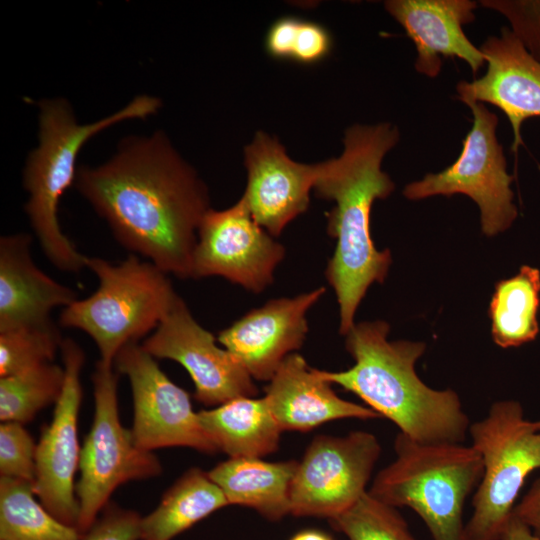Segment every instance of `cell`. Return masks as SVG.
<instances>
[{
  "mask_svg": "<svg viewBox=\"0 0 540 540\" xmlns=\"http://www.w3.org/2000/svg\"><path fill=\"white\" fill-rule=\"evenodd\" d=\"M73 186L122 247L168 275L191 278L209 194L165 133L123 139L107 162L79 166Z\"/></svg>",
  "mask_w": 540,
  "mask_h": 540,
  "instance_id": "6da1fadb",
  "label": "cell"
},
{
  "mask_svg": "<svg viewBox=\"0 0 540 540\" xmlns=\"http://www.w3.org/2000/svg\"><path fill=\"white\" fill-rule=\"evenodd\" d=\"M399 139L391 123L355 124L345 132L341 155L319 163L315 194L335 202L326 216L327 232L337 242L325 276L337 297L342 335L354 326L355 312L370 285L384 282L392 261L388 249L375 247L370 214L374 201L395 189L381 164Z\"/></svg>",
  "mask_w": 540,
  "mask_h": 540,
  "instance_id": "7a4b0ae2",
  "label": "cell"
},
{
  "mask_svg": "<svg viewBox=\"0 0 540 540\" xmlns=\"http://www.w3.org/2000/svg\"><path fill=\"white\" fill-rule=\"evenodd\" d=\"M384 321L361 322L344 335L355 364L344 371L319 375L361 398L399 432L420 443H463L470 421L457 393L428 387L415 371L425 344L388 341Z\"/></svg>",
  "mask_w": 540,
  "mask_h": 540,
  "instance_id": "3957f363",
  "label": "cell"
},
{
  "mask_svg": "<svg viewBox=\"0 0 540 540\" xmlns=\"http://www.w3.org/2000/svg\"><path fill=\"white\" fill-rule=\"evenodd\" d=\"M38 107L39 143L29 153L23 170V187L28 193L24 209L49 262L60 271L76 273L87 268L88 256L62 231L58 207L65 191L74 185L78 154L101 131L126 120L154 115L161 101L138 95L118 111L86 124L77 121L66 99H43Z\"/></svg>",
  "mask_w": 540,
  "mask_h": 540,
  "instance_id": "277c9868",
  "label": "cell"
},
{
  "mask_svg": "<svg viewBox=\"0 0 540 540\" xmlns=\"http://www.w3.org/2000/svg\"><path fill=\"white\" fill-rule=\"evenodd\" d=\"M394 450L395 459L375 476L369 494L411 508L433 540H464L465 501L483 475L478 451L462 443H420L400 432Z\"/></svg>",
  "mask_w": 540,
  "mask_h": 540,
  "instance_id": "5b68a950",
  "label": "cell"
},
{
  "mask_svg": "<svg viewBox=\"0 0 540 540\" xmlns=\"http://www.w3.org/2000/svg\"><path fill=\"white\" fill-rule=\"evenodd\" d=\"M87 268L97 277L98 287L63 308L59 325L85 332L95 342L99 360L113 364L125 345L159 326L178 294L167 273L135 254L116 265L88 257Z\"/></svg>",
  "mask_w": 540,
  "mask_h": 540,
  "instance_id": "8992f818",
  "label": "cell"
},
{
  "mask_svg": "<svg viewBox=\"0 0 540 540\" xmlns=\"http://www.w3.org/2000/svg\"><path fill=\"white\" fill-rule=\"evenodd\" d=\"M468 434L481 455L483 475L464 540H500L526 478L540 469V431L525 418L520 402L501 400L470 424Z\"/></svg>",
  "mask_w": 540,
  "mask_h": 540,
  "instance_id": "52a82bcc",
  "label": "cell"
},
{
  "mask_svg": "<svg viewBox=\"0 0 540 540\" xmlns=\"http://www.w3.org/2000/svg\"><path fill=\"white\" fill-rule=\"evenodd\" d=\"M119 375L113 364L98 360L91 377L94 416L81 447L80 477L75 485L80 510L77 529L81 534L94 523L120 485L157 477L163 470L157 456L139 448L131 430L120 421Z\"/></svg>",
  "mask_w": 540,
  "mask_h": 540,
  "instance_id": "ba28073f",
  "label": "cell"
},
{
  "mask_svg": "<svg viewBox=\"0 0 540 540\" xmlns=\"http://www.w3.org/2000/svg\"><path fill=\"white\" fill-rule=\"evenodd\" d=\"M473 115V124L462 142L457 160L438 173L405 186L410 200L436 195L463 194L479 207L483 233L492 237L507 230L517 217L511 189L513 176L507 171L503 147L497 138L498 117L484 103H465Z\"/></svg>",
  "mask_w": 540,
  "mask_h": 540,
  "instance_id": "9c48e42d",
  "label": "cell"
},
{
  "mask_svg": "<svg viewBox=\"0 0 540 540\" xmlns=\"http://www.w3.org/2000/svg\"><path fill=\"white\" fill-rule=\"evenodd\" d=\"M380 453L377 437L367 431L316 436L298 462L291 514L330 520L349 509L368 491Z\"/></svg>",
  "mask_w": 540,
  "mask_h": 540,
  "instance_id": "30bf717a",
  "label": "cell"
},
{
  "mask_svg": "<svg viewBox=\"0 0 540 540\" xmlns=\"http://www.w3.org/2000/svg\"><path fill=\"white\" fill-rule=\"evenodd\" d=\"M113 366L130 383L133 401L131 433L146 451L187 447L206 454L218 452L194 412L189 394L161 370L156 358L139 342L125 345Z\"/></svg>",
  "mask_w": 540,
  "mask_h": 540,
  "instance_id": "8fae6325",
  "label": "cell"
},
{
  "mask_svg": "<svg viewBox=\"0 0 540 540\" xmlns=\"http://www.w3.org/2000/svg\"><path fill=\"white\" fill-rule=\"evenodd\" d=\"M284 257V246L255 221L241 197L227 209L211 208L205 214L198 229L191 278L220 276L260 293L272 284Z\"/></svg>",
  "mask_w": 540,
  "mask_h": 540,
  "instance_id": "7c38bea8",
  "label": "cell"
},
{
  "mask_svg": "<svg viewBox=\"0 0 540 540\" xmlns=\"http://www.w3.org/2000/svg\"><path fill=\"white\" fill-rule=\"evenodd\" d=\"M60 353L65 384L54 405L52 420L44 427L37 443L33 486L38 500L55 518L77 528L80 510L74 479L81 453L78 416L83 395L80 374L85 353L71 338L63 339Z\"/></svg>",
  "mask_w": 540,
  "mask_h": 540,
  "instance_id": "4fadbf2b",
  "label": "cell"
},
{
  "mask_svg": "<svg viewBox=\"0 0 540 540\" xmlns=\"http://www.w3.org/2000/svg\"><path fill=\"white\" fill-rule=\"evenodd\" d=\"M156 359L178 362L195 386L194 397L210 407L258 394L252 377L236 358L193 317L178 295L159 326L141 343Z\"/></svg>",
  "mask_w": 540,
  "mask_h": 540,
  "instance_id": "5bb4252c",
  "label": "cell"
},
{
  "mask_svg": "<svg viewBox=\"0 0 540 540\" xmlns=\"http://www.w3.org/2000/svg\"><path fill=\"white\" fill-rule=\"evenodd\" d=\"M325 292L320 287L270 300L220 331L217 341L252 379L269 382L285 358L303 345L308 332L306 314Z\"/></svg>",
  "mask_w": 540,
  "mask_h": 540,
  "instance_id": "9a60e30c",
  "label": "cell"
},
{
  "mask_svg": "<svg viewBox=\"0 0 540 540\" xmlns=\"http://www.w3.org/2000/svg\"><path fill=\"white\" fill-rule=\"evenodd\" d=\"M244 165L242 197L255 221L275 238L308 209L320 164L292 160L278 139L258 131L244 148Z\"/></svg>",
  "mask_w": 540,
  "mask_h": 540,
  "instance_id": "2e32d148",
  "label": "cell"
},
{
  "mask_svg": "<svg viewBox=\"0 0 540 540\" xmlns=\"http://www.w3.org/2000/svg\"><path fill=\"white\" fill-rule=\"evenodd\" d=\"M487 69L471 82L456 86L463 103H489L507 117L513 132L512 150L522 143L525 120L540 117V61L516 37L509 27L498 36H489L480 47Z\"/></svg>",
  "mask_w": 540,
  "mask_h": 540,
  "instance_id": "e0dca14e",
  "label": "cell"
},
{
  "mask_svg": "<svg viewBox=\"0 0 540 540\" xmlns=\"http://www.w3.org/2000/svg\"><path fill=\"white\" fill-rule=\"evenodd\" d=\"M478 4L470 0H388L386 11L413 41L415 70L430 78L439 75L442 58L465 61L473 74L483 67L485 57L467 37L463 26L475 20Z\"/></svg>",
  "mask_w": 540,
  "mask_h": 540,
  "instance_id": "ac0fdd59",
  "label": "cell"
},
{
  "mask_svg": "<svg viewBox=\"0 0 540 540\" xmlns=\"http://www.w3.org/2000/svg\"><path fill=\"white\" fill-rule=\"evenodd\" d=\"M32 241L26 233L0 238V331L52 325L53 309L78 299L77 292L35 264Z\"/></svg>",
  "mask_w": 540,
  "mask_h": 540,
  "instance_id": "d6986e66",
  "label": "cell"
},
{
  "mask_svg": "<svg viewBox=\"0 0 540 540\" xmlns=\"http://www.w3.org/2000/svg\"><path fill=\"white\" fill-rule=\"evenodd\" d=\"M269 408L282 431L308 432L324 423L374 419V410L339 397L298 353L288 355L265 387Z\"/></svg>",
  "mask_w": 540,
  "mask_h": 540,
  "instance_id": "ffe728a7",
  "label": "cell"
},
{
  "mask_svg": "<svg viewBox=\"0 0 540 540\" xmlns=\"http://www.w3.org/2000/svg\"><path fill=\"white\" fill-rule=\"evenodd\" d=\"M298 461L267 462L261 458H229L210 471L229 505L248 507L278 521L291 514V488Z\"/></svg>",
  "mask_w": 540,
  "mask_h": 540,
  "instance_id": "44dd1931",
  "label": "cell"
},
{
  "mask_svg": "<svg viewBox=\"0 0 540 540\" xmlns=\"http://www.w3.org/2000/svg\"><path fill=\"white\" fill-rule=\"evenodd\" d=\"M197 413L218 451L230 458H262L279 447L283 431L265 397H240Z\"/></svg>",
  "mask_w": 540,
  "mask_h": 540,
  "instance_id": "7402d4cb",
  "label": "cell"
},
{
  "mask_svg": "<svg viewBox=\"0 0 540 540\" xmlns=\"http://www.w3.org/2000/svg\"><path fill=\"white\" fill-rule=\"evenodd\" d=\"M227 505L224 493L209 473L190 468L165 491L158 506L142 517L140 540H172Z\"/></svg>",
  "mask_w": 540,
  "mask_h": 540,
  "instance_id": "603a6c76",
  "label": "cell"
},
{
  "mask_svg": "<svg viewBox=\"0 0 540 540\" xmlns=\"http://www.w3.org/2000/svg\"><path fill=\"white\" fill-rule=\"evenodd\" d=\"M540 271L524 265L519 272L496 283L489 306L492 337L502 347L533 341L539 332Z\"/></svg>",
  "mask_w": 540,
  "mask_h": 540,
  "instance_id": "cb8c5ba5",
  "label": "cell"
},
{
  "mask_svg": "<svg viewBox=\"0 0 540 540\" xmlns=\"http://www.w3.org/2000/svg\"><path fill=\"white\" fill-rule=\"evenodd\" d=\"M36 499L32 482L0 477V540H80Z\"/></svg>",
  "mask_w": 540,
  "mask_h": 540,
  "instance_id": "d4e9b609",
  "label": "cell"
},
{
  "mask_svg": "<svg viewBox=\"0 0 540 540\" xmlns=\"http://www.w3.org/2000/svg\"><path fill=\"white\" fill-rule=\"evenodd\" d=\"M65 369L54 362L0 378V419L26 424L59 400Z\"/></svg>",
  "mask_w": 540,
  "mask_h": 540,
  "instance_id": "484cf974",
  "label": "cell"
},
{
  "mask_svg": "<svg viewBox=\"0 0 540 540\" xmlns=\"http://www.w3.org/2000/svg\"><path fill=\"white\" fill-rule=\"evenodd\" d=\"M329 522L348 540H417L398 508L376 499L368 491Z\"/></svg>",
  "mask_w": 540,
  "mask_h": 540,
  "instance_id": "4316f807",
  "label": "cell"
},
{
  "mask_svg": "<svg viewBox=\"0 0 540 540\" xmlns=\"http://www.w3.org/2000/svg\"><path fill=\"white\" fill-rule=\"evenodd\" d=\"M62 342L55 323L0 331V378L53 362Z\"/></svg>",
  "mask_w": 540,
  "mask_h": 540,
  "instance_id": "83f0119b",
  "label": "cell"
},
{
  "mask_svg": "<svg viewBox=\"0 0 540 540\" xmlns=\"http://www.w3.org/2000/svg\"><path fill=\"white\" fill-rule=\"evenodd\" d=\"M36 447L33 437L18 422L0 424V475L32 482L36 473Z\"/></svg>",
  "mask_w": 540,
  "mask_h": 540,
  "instance_id": "f1b7e54d",
  "label": "cell"
},
{
  "mask_svg": "<svg viewBox=\"0 0 540 540\" xmlns=\"http://www.w3.org/2000/svg\"><path fill=\"white\" fill-rule=\"evenodd\" d=\"M479 3L504 16L511 31L540 61V0H481Z\"/></svg>",
  "mask_w": 540,
  "mask_h": 540,
  "instance_id": "f546056e",
  "label": "cell"
},
{
  "mask_svg": "<svg viewBox=\"0 0 540 540\" xmlns=\"http://www.w3.org/2000/svg\"><path fill=\"white\" fill-rule=\"evenodd\" d=\"M142 517L109 501L80 540H140Z\"/></svg>",
  "mask_w": 540,
  "mask_h": 540,
  "instance_id": "4dcf8cb0",
  "label": "cell"
},
{
  "mask_svg": "<svg viewBox=\"0 0 540 540\" xmlns=\"http://www.w3.org/2000/svg\"><path fill=\"white\" fill-rule=\"evenodd\" d=\"M332 46L331 34L325 27L299 18L292 39L290 60L301 64H314L328 56Z\"/></svg>",
  "mask_w": 540,
  "mask_h": 540,
  "instance_id": "1f68e13d",
  "label": "cell"
},
{
  "mask_svg": "<svg viewBox=\"0 0 540 540\" xmlns=\"http://www.w3.org/2000/svg\"><path fill=\"white\" fill-rule=\"evenodd\" d=\"M298 20L299 18L294 16H285L270 26L265 37V48L271 57L291 59L292 39Z\"/></svg>",
  "mask_w": 540,
  "mask_h": 540,
  "instance_id": "d6a6232c",
  "label": "cell"
},
{
  "mask_svg": "<svg viewBox=\"0 0 540 540\" xmlns=\"http://www.w3.org/2000/svg\"><path fill=\"white\" fill-rule=\"evenodd\" d=\"M513 514L524 522L540 538V477L535 479Z\"/></svg>",
  "mask_w": 540,
  "mask_h": 540,
  "instance_id": "836d02e7",
  "label": "cell"
},
{
  "mask_svg": "<svg viewBox=\"0 0 540 540\" xmlns=\"http://www.w3.org/2000/svg\"><path fill=\"white\" fill-rule=\"evenodd\" d=\"M500 540H540V538L512 513Z\"/></svg>",
  "mask_w": 540,
  "mask_h": 540,
  "instance_id": "e575fe53",
  "label": "cell"
},
{
  "mask_svg": "<svg viewBox=\"0 0 540 540\" xmlns=\"http://www.w3.org/2000/svg\"><path fill=\"white\" fill-rule=\"evenodd\" d=\"M290 540H333L328 534L319 530L309 529L296 533Z\"/></svg>",
  "mask_w": 540,
  "mask_h": 540,
  "instance_id": "d590c367",
  "label": "cell"
},
{
  "mask_svg": "<svg viewBox=\"0 0 540 540\" xmlns=\"http://www.w3.org/2000/svg\"><path fill=\"white\" fill-rule=\"evenodd\" d=\"M533 425L534 427L540 431V420H537V421H533Z\"/></svg>",
  "mask_w": 540,
  "mask_h": 540,
  "instance_id": "8d00e7d4",
  "label": "cell"
}]
</instances>
